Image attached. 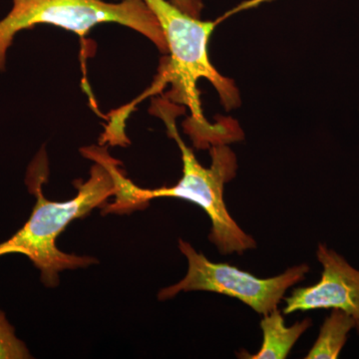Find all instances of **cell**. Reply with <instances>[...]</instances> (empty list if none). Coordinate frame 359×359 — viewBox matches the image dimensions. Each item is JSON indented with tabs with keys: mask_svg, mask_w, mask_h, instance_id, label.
I'll use <instances>...</instances> for the list:
<instances>
[{
	"mask_svg": "<svg viewBox=\"0 0 359 359\" xmlns=\"http://www.w3.org/2000/svg\"><path fill=\"white\" fill-rule=\"evenodd\" d=\"M112 1H119V0H112Z\"/></svg>",
	"mask_w": 359,
	"mask_h": 359,
	"instance_id": "8fae6325",
	"label": "cell"
},
{
	"mask_svg": "<svg viewBox=\"0 0 359 359\" xmlns=\"http://www.w3.org/2000/svg\"><path fill=\"white\" fill-rule=\"evenodd\" d=\"M179 248L188 259V273L181 282L160 290V301L182 292H216L238 299L264 316L278 309L287 290L302 282L309 271L308 264H299L273 278H259L229 264L212 263L185 241H179Z\"/></svg>",
	"mask_w": 359,
	"mask_h": 359,
	"instance_id": "5b68a950",
	"label": "cell"
},
{
	"mask_svg": "<svg viewBox=\"0 0 359 359\" xmlns=\"http://www.w3.org/2000/svg\"><path fill=\"white\" fill-rule=\"evenodd\" d=\"M355 330V321L341 309H330L320 334L306 359H337L346 344L348 334Z\"/></svg>",
	"mask_w": 359,
	"mask_h": 359,
	"instance_id": "ba28073f",
	"label": "cell"
},
{
	"mask_svg": "<svg viewBox=\"0 0 359 359\" xmlns=\"http://www.w3.org/2000/svg\"><path fill=\"white\" fill-rule=\"evenodd\" d=\"M32 358L22 340L15 334V330L0 309V359Z\"/></svg>",
	"mask_w": 359,
	"mask_h": 359,
	"instance_id": "9c48e42d",
	"label": "cell"
},
{
	"mask_svg": "<svg viewBox=\"0 0 359 359\" xmlns=\"http://www.w3.org/2000/svg\"><path fill=\"white\" fill-rule=\"evenodd\" d=\"M173 6L193 18H201L204 4L203 0H168Z\"/></svg>",
	"mask_w": 359,
	"mask_h": 359,
	"instance_id": "30bf717a",
	"label": "cell"
},
{
	"mask_svg": "<svg viewBox=\"0 0 359 359\" xmlns=\"http://www.w3.org/2000/svg\"><path fill=\"white\" fill-rule=\"evenodd\" d=\"M176 106L169 100L159 99L153 106V112L158 114L166 125L168 134L178 144L183 161V176L176 185L148 190L135 185L126 178L120 169L119 161L108 164L116 193L115 202L106 205L105 212H129L143 209L151 200L158 198H176L189 201L199 205L212 222L209 240L218 248L222 255L244 254L257 248L252 236L245 233L231 218L224 200V185L235 178L237 173V157L226 144H217L210 147L212 164L203 167L196 159L193 151L182 140L177 129Z\"/></svg>",
	"mask_w": 359,
	"mask_h": 359,
	"instance_id": "6da1fadb",
	"label": "cell"
},
{
	"mask_svg": "<svg viewBox=\"0 0 359 359\" xmlns=\"http://www.w3.org/2000/svg\"><path fill=\"white\" fill-rule=\"evenodd\" d=\"M107 22L131 28L167 53L164 32L145 0H13L11 11L0 20V71L6 70L7 51L22 30L49 25L82 36Z\"/></svg>",
	"mask_w": 359,
	"mask_h": 359,
	"instance_id": "277c9868",
	"label": "cell"
},
{
	"mask_svg": "<svg viewBox=\"0 0 359 359\" xmlns=\"http://www.w3.org/2000/svg\"><path fill=\"white\" fill-rule=\"evenodd\" d=\"M92 161L94 165L90 178L78 185L77 195L65 202H53L42 193V184L48 174L46 154L42 150L26 175L28 190L36 198L32 216L18 233L0 244V257L9 254L27 257L39 269L46 287L57 285L59 273L65 269L86 268L96 263L94 257L66 254L56 245V240L71 222L102 207L108 198L115 195V182L110 170L100 160Z\"/></svg>",
	"mask_w": 359,
	"mask_h": 359,
	"instance_id": "3957f363",
	"label": "cell"
},
{
	"mask_svg": "<svg viewBox=\"0 0 359 359\" xmlns=\"http://www.w3.org/2000/svg\"><path fill=\"white\" fill-rule=\"evenodd\" d=\"M263 344L257 353L250 354L241 351L238 358L245 359H285L289 356L297 340L313 325L311 318L297 321L287 327L280 309L264 314L261 320Z\"/></svg>",
	"mask_w": 359,
	"mask_h": 359,
	"instance_id": "52a82bcc",
	"label": "cell"
},
{
	"mask_svg": "<svg viewBox=\"0 0 359 359\" xmlns=\"http://www.w3.org/2000/svg\"><path fill=\"white\" fill-rule=\"evenodd\" d=\"M269 0H249L216 21H203L180 11L168 0H145L159 20L167 42L169 59L162 68L159 83L169 82L173 85L170 99L181 103L191 110V118L185 124L187 133L192 137L199 148L211 147L216 144L233 141L229 132L219 126L210 124L205 119L201 105L198 82L207 79L218 92L226 110L238 107L240 93L233 82L223 76L209 57V40L216 26L224 18L259 6Z\"/></svg>",
	"mask_w": 359,
	"mask_h": 359,
	"instance_id": "7a4b0ae2",
	"label": "cell"
},
{
	"mask_svg": "<svg viewBox=\"0 0 359 359\" xmlns=\"http://www.w3.org/2000/svg\"><path fill=\"white\" fill-rule=\"evenodd\" d=\"M316 257L323 266L320 280L311 287L292 290L285 299L283 313L341 309L353 316L359 334V269L325 244H318Z\"/></svg>",
	"mask_w": 359,
	"mask_h": 359,
	"instance_id": "8992f818",
	"label": "cell"
}]
</instances>
